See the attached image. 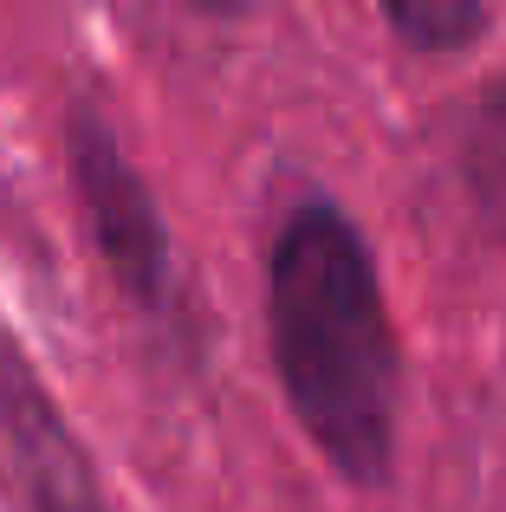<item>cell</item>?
<instances>
[{"mask_svg": "<svg viewBox=\"0 0 506 512\" xmlns=\"http://www.w3.org/2000/svg\"><path fill=\"white\" fill-rule=\"evenodd\" d=\"M260 299L292 422L351 487H383L396 461L403 344L364 227L331 195L292 201L266 240Z\"/></svg>", "mask_w": 506, "mask_h": 512, "instance_id": "obj_1", "label": "cell"}, {"mask_svg": "<svg viewBox=\"0 0 506 512\" xmlns=\"http://www.w3.org/2000/svg\"><path fill=\"white\" fill-rule=\"evenodd\" d=\"M65 156H72V188L78 208H85L91 247H98L117 299L163 338H195V299H189L176 234H169L150 182L130 163V150L117 143V130L91 104H78L72 124H65Z\"/></svg>", "mask_w": 506, "mask_h": 512, "instance_id": "obj_2", "label": "cell"}, {"mask_svg": "<svg viewBox=\"0 0 506 512\" xmlns=\"http://www.w3.org/2000/svg\"><path fill=\"white\" fill-rule=\"evenodd\" d=\"M0 454H7V480L26 512H117L91 448L65 422L59 396L46 389L39 363L26 357L7 318H0Z\"/></svg>", "mask_w": 506, "mask_h": 512, "instance_id": "obj_3", "label": "cell"}, {"mask_svg": "<svg viewBox=\"0 0 506 512\" xmlns=\"http://www.w3.org/2000/svg\"><path fill=\"white\" fill-rule=\"evenodd\" d=\"M383 20L416 52H455L487 33V7H474V0H390Z\"/></svg>", "mask_w": 506, "mask_h": 512, "instance_id": "obj_4", "label": "cell"}, {"mask_svg": "<svg viewBox=\"0 0 506 512\" xmlns=\"http://www.w3.org/2000/svg\"><path fill=\"white\" fill-rule=\"evenodd\" d=\"M468 175L487 201H506V85H494L468 130Z\"/></svg>", "mask_w": 506, "mask_h": 512, "instance_id": "obj_5", "label": "cell"}]
</instances>
